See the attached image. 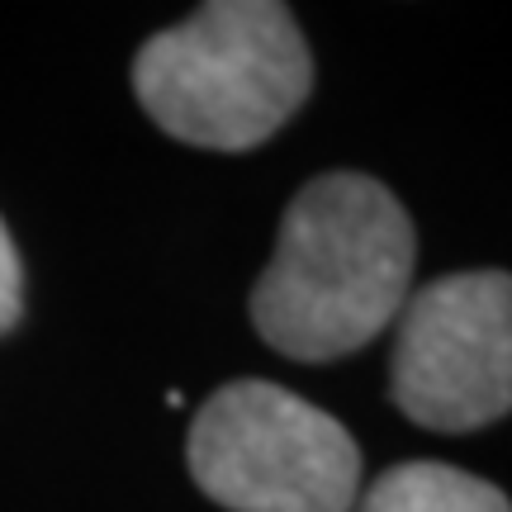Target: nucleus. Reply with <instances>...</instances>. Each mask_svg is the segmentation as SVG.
<instances>
[{
    "label": "nucleus",
    "instance_id": "4",
    "mask_svg": "<svg viewBox=\"0 0 512 512\" xmlns=\"http://www.w3.org/2000/svg\"><path fill=\"white\" fill-rule=\"evenodd\" d=\"M389 399L427 432H479L512 413V275L456 271L408 294Z\"/></svg>",
    "mask_w": 512,
    "mask_h": 512
},
{
    "label": "nucleus",
    "instance_id": "2",
    "mask_svg": "<svg viewBox=\"0 0 512 512\" xmlns=\"http://www.w3.org/2000/svg\"><path fill=\"white\" fill-rule=\"evenodd\" d=\"M309 91V38L280 0H209L133 57L147 119L209 152L261 147L304 110Z\"/></svg>",
    "mask_w": 512,
    "mask_h": 512
},
{
    "label": "nucleus",
    "instance_id": "3",
    "mask_svg": "<svg viewBox=\"0 0 512 512\" xmlns=\"http://www.w3.org/2000/svg\"><path fill=\"white\" fill-rule=\"evenodd\" d=\"M190 479L228 512H351L361 446L318 403L271 380H233L200 403Z\"/></svg>",
    "mask_w": 512,
    "mask_h": 512
},
{
    "label": "nucleus",
    "instance_id": "6",
    "mask_svg": "<svg viewBox=\"0 0 512 512\" xmlns=\"http://www.w3.org/2000/svg\"><path fill=\"white\" fill-rule=\"evenodd\" d=\"M24 271H19V252L15 242H10V228L0 223V337L19 323V313H24Z\"/></svg>",
    "mask_w": 512,
    "mask_h": 512
},
{
    "label": "nucleus",
    "instance_id": "5",
    "mask_svg": "<svg viewBox=\"0 0 512 512\" xmlns=\"http://www.w3.org/2000/svg\"><path fill=\"white\" fill-rule=\"evenodd\" d=\"M351 512H512L508 494L441 460H408L375 475Z\"/></svg>",
    "mask_w": 512,
    "mask_h": 512
},
{
    "label": "nucleus",
    "instance_id": "1",
    "mask_svg": "<svg viewBox=\"0 0 512 512\" xmlns=\"http://www.w3.org/2000/svg\"><path fill=\"white\" fill-rule=\"evenodd\" d=\"M413 266L418 233L399 195L366 171H323L280 219L252 323L290 361H342L399 318Z\"/></svg>",
    "mask_w": 512,
    "mask_h": 512
}]
</instances>
